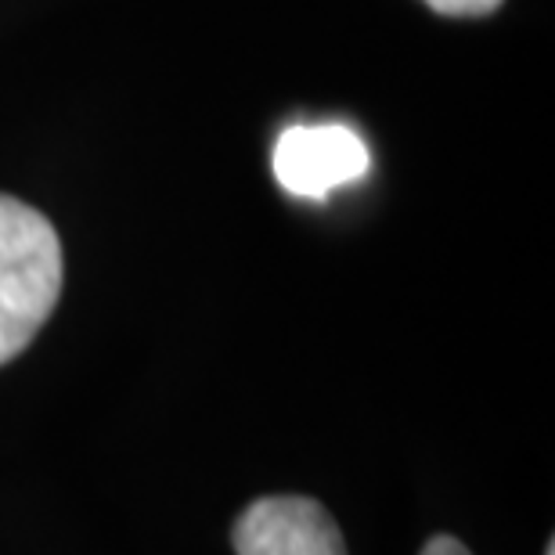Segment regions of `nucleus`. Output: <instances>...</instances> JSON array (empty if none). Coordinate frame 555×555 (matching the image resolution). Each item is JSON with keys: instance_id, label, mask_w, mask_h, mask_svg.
Here are the masks:
<instances>
[{"instance_id": "nucleus-1", "label": "nucleus", "mask_w": 555, "mask_h": 555, "mask_svg": "<svg viewBox=\"0 0 555 555\" xmlns=\"http://www.w3.org/2000/svg\"><path fill=\"white\" fill-rule=\"evenodd\" d=\"M62 293V242L40 209L0 195V364L18 358Z\"/></svg>"}, {"instance_id": "nucleus-5", "label": "nucleus", "mask_w": 555, "mask_h": 555, "mask_svg": "<svg viewBox=\"0 0 555 555\" xmlns=\"http://www.w3.org/2000/svg\"><path fill=\"white\" fill-rule=\"evenodd\" d=\"M418 555H473L469 548L462 545V541H454L448 534H437V538H429L426 545H422Z\"/></svg>"}, {"instance_id": "nucleus-2", "label": "nucleus", "mask_w": 555, "mask_h": 555, "mask_svg": "<svg viewBox=\"0 0 555 555\" xmlns=\"http://www.w3.org/2000/svg\"><path fill=\"white\" fill-rule=\"evenodd\" d=\"M372 155L347 124L288 127L274 144V177L296 198H325L369 173Z\"/></svg>"}, {"instance_id": "nucleus-6", "label": "nucleus", "mask_w": 555, "mask_h": 555, "mask_svg": "<svg viewBox=\"0 0 555 555\" xmlns=\"http://www.w3.org/2000/svg\"><path fill=\"white\" fill-rule=\"evenodd\" d=\"M545 555H555V545H548V552Z\"/></svg>"}, {"instance_id": "nucleus-3", "label": "nucleus", "mask_w": 555, "mask_h": 555, "mask_svg": "<svg viewBox=\"0 0 555 555\" xmlns=\"http://www.w3.org/2000/svg\"><path fill=\"white\" fill-rule=\"evenodd\" d=\"M231 545L238 555H347L328 508L296 494L253 502L231 527Z\"/></svg>"}, {"instance_id": "nucleus-4", "label": "nucleus", "mask_w": 555, "mask_h": 555, "mask_svg": "<svg viewBox=\"0 0 555 555\" xmlns=\"http://www.w3.org/2000/svg\"><path fill=\"white\" fill-rule=\"evenodd\" d=\"M426 4L437 11V15H451V18H480L491 15V11L502 8V0H426Z\"/></svg>"}]
</instances>
